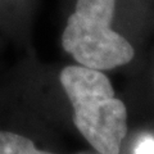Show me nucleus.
<instances>
[{"mask_svg": "<svg viewBox=\"0 0 154 154\" xmlns=\"http://www.w3.org/2000/svg\"><path fill=\"white\" fill-rule=\"evenodd\" d=\"M135 154H154V137L144 136L135 148Z\"/></svg>", "mask_w": 154, "mask_h": 154, "instance_id": "4", "label": "nucleus"}, {"mask_svg": "<svg viewBox=\"0 0 154 154\" xmlns=\"http://www.w3.org/2000/svg\"><path fill=\"white\" fill-rule=\"evenodd\" d=\"M114 8L116 0H77L62 35V45L80 64L100 71L132 60V45L110 28Z\"/></svg>", "mask_w": 154, "mask_h": 154, "instance_id": "1", "label": "nucleus"}, {"mask_svg": "<svg viewBox=\"0 0 154 154\" xmlns=\"http://www.w3.org/2000/svg\"><path fill=\"white\" fill-rule=\"evenodd\" d=\"M0 154H54L38 150L30 139L11 131H0Z\"/></svg>", "mask_w": 154, "mask_h": 154, "instance_id": "3", "label": "nucleus"}, {"mask_svg": "<svg viewBox=\"0 0 154 154\" xmlns=\"http://www.w3.org/2000/svg\"><path fill=\"white\" fill-rule=\"evenodd\" d=\"M73 122L81 135L100 154H118L127 134V109L114 90L72 100Z\"/></svg>", "mask_w": 154, "mask_h": 154, "instance_id": "2", "label": "nucleus"}]
</instances>
